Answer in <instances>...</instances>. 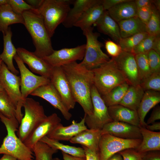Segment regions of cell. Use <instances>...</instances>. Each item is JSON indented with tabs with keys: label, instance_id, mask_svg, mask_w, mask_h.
Here are the masks:
<instances>
[{
	"label": "cell",
	"instance_id": "6da1fadb",
	"mask_svg": "<svg viewBox=\"0 0 160 160\" xmlns=\"http://www.w3.org/2000/svg\"><path fill=\"white\" fill-rule=\"evenodd\" d=\"M69 82L73 97L88 116L93 113L91 90L94 85L93 73L76 61L61 67Z\"/></svg>",
	"mask_w": 160,
	"mask_h": 160
},
{
	"label": "cell",
	"instance_id": "7a4b0ae2",
	"mask_svg": "<svg viewBox=\"0 0 160 160\" xmlns=\"http://www.w3.org/2000/svg\"><path fill=\"white\" fill-rule=\"evenodd\" d=\"M22 15L24 25L30 34L36 50L34 53L43 58L52 54L54 50L51 38L45 25L43 18L37 9L26 10Z\"/></svg>",
	"mask_w": 160,
	"mask_h": 160
},
{
	"label": "cell",
	"instance_id": "3957f363",
	"mask_svg": "<svg viewBox=\"0 0 160 160\" xmlns=\"http://www.w3.org/2000/svg\"><path fill=\"white\" fill-rule=\"evenodd\" d=\"M0 119L7 131V135L0 147V154L8 155L17 160H33L32 151L16 134L19 124L17 119L8 118L0 113Z\"/></svg>",
	"mask_w": 160,
	"mask_h": 160
},
{
	"label": "cell",
	"instance_id": "277c9868",
	"mask_svg": "<svg viewBox=\"0 0 160 160\" xmlns=\"http://www.w3.org/2000/svg\"><path fill=\"white\" fill-rule=\"evenodd\" d=\"M71 0H42L37 9L42 16L50 38L65 19L72 4Z\"/></svg>",
	"mask_w": 160,
	"mask_h": 160
},
{
	"label": "cell",
	"instance_id": "5b68a950",
	"mask_svg": "<svg viewBox=\"0 0 160 160\" xmlns=\"http://www.w3.org/2000/svg\"><path fill=\"white\" fill-rule=\"evenodd\" d=\"M91 70L93 73L94 84L101 96L127 82L124 74L117 68L112 58Z\"/></svg>",
	"mask_w": 160,
	"mask_h": 160
},
{
	"label": "cell",
	"instance_id": "8992f818",
	"mask_svg": "<svg viewBox=\"0 0 160 160\" xmlns=\"http://www.w3.org/2000/svg\"><path fill=\"white\" fill-rule=\"evenodd\" d=\"M23 107L25 114L20 123L17 134L23 142L47 116L45 114L43 106L32 98L27 97Z\"/></svg>",
	"mask_w": 160,
	"mask_h": 160
},
{
	"label": "cell",
	"instance_id": "52a82bcc",
	"mask_svg": "<svg viewBox=\"0 0 160 160\" xmlns=\"http://www.w3.org/2000/svg\"><path fill=\"white\" fill-rule=\"evenodd\" d=\"M82 31L86 38V44L84 57L79 63L91 70L109 61V56L101 49L103 45L98 39L99 34L94 32L92 27Z\"/></svg>",
	"mask_w": 160,
	"mask_h": 160
},
{
	"label": "cell",
	"instance_id": "ba28073f",
	"mask_svg": "<svg viewBox=\"0 0 160 160\" xmlns=\"http://www.w3.org/2000/svg\"><path fill=\"white\" fill-rule=\"evenodd\" d=\"M0 82L16 108V119L20 124L23 115L20 90V76L11 72L3 62L0 70Z\"/></svg>",
	"mask_w": 160,
	"mask_h": 160
},
{
	"label": "cell",
	"instance_id": "9c48e42d",
	"mask_svg": "<svg viewBox=\"0 0 160 160\" xmlns=\"http://www.w3.org/2000/svg\"><path fill=\"white\" fill-rule=\"evenodd\" d=\"M142 139H125L109 134L101 135L98 144L99 160H107L113 155L129 148L136 149Z\"/></svg>",
	"mask_w": 160,
	"mask_h": 160
},
{
	"label": "cell",
	"instance_id": "30bf717a",
	"mask_svg": "<svg viewBox=\"0 0 160 160\" xmlns=\"http://www.w3.org/2000/svg\"><path fill=\"white\" fill-rule=\"evenodd\" d=\"M91 98L93 107L92 114H84L85 124L89 129L101 130L105 124L113 121L110 117L108 107L94 84L91 90Z\"/></svg>",
	"mask_w": 160,
	"mask_h": 160
},
{
	"label": "cell",
	"instance_id": "8fae6325",
	"mask_svg": "<svg viewBox=\"0 0 160 160\" xmlns=\"http://www.w3.org/2000/svg\"><path fill=\"white\" fill-rule=\"evenodd\" d=\"M13 59L17 64L20 73V90L23 104L28 96L33 91L39 87L49 83L50 81L48 78L37 76L30 71L17 54Z\"/></svg>",
	"mask_w": 160,
	"mask_h": 160
},
{
	"label": "cell",
	"instance_id": "7c38bea8",
	"mask_svg": "<svg viewBox=\"0 0 160 160\" xmlns=\"http://www.w3.org/2000/svg\"><path fill=\"white\" fill-rule=\"evenodd\" d=\"M85 44L71 48H64L55 50L50 55L42 58L53 67H60L77 60L84 56Z\"/></svg>",
	"mask_w": 160,
	"mask_h": 160
},
{
	"label": "cell",
	"instance_id": "4fadbf2b",
	"mask_svg": "<svg viewBox=\"0 0 160 160\" xmlns=\"http://www.w3.org/2000/svg\"><path fill=\"white\" fill-rule=\"evenodd\" d=\"M50 80L68 109L69 111L73 109L76 102L69 82L61 67H53Z\"/></svg>",
	"mask_w": 160,
	"mask_h": 160
},
{
	"label": "cell",
	"instance_id": "5bb4252c",
	"mask_svg": "<svg viewBox=\"0 0 160 160\" xmlns=\"http://www.w3.org/2000/svg\"><path fill=\"white\" fill-rule=\"evenodd\" d=\"M30 95L40 97L47 101L55 108L59 110L66 120L68 121L71 118V114L69 112L59 93L50 82L39 87Z\"/></svg>",
	"mask_w": 160,
	"mask_h": 160
},
{
	"label": "cell",
	"instance_id": "9a60e30c",
	"mask_svg": "<svg viewBox=\"0 0 160 160\" xmlns=\"http://www.w3.org/2000/svg\"><path fill=\"white\" fill-rule=\"evenodd\" d=\"M112 58L117 68L125 76L129 85L139 84V79L135 55L122 51L117 57Z\"/></svg>",
	"mask_w": 160,
	"mask_h": 160
},
{
	"label": "cell",
	"instance_id": "2e32d148",
	"mask_svg": "<svg viewBox=\"0 0 160 160\" xmlns=\"http://www.w3.org/2000/svg\"><path fill=\"white\" fill-rule=\"evenodd\" d=\"M17 54L33 72L50 79L53 67L42 58L23 48L17 49Z\"/></svg>",
	"mask_w": 160,
	"mask_h": 160
},
{
	"label": "cell",
	"instance_id": "e0dca14e",
	"mask_svg": "<svg viewBox=\"0 0 160 160\" xmlns=\"http://www.w3.org/2000/svg\"><path fill=\"white\" fill-rule=\"evenodd\" d=\"M101 135L109 134L123 139H142L140 127L121 121H113L105 124L101 130Z\"/></svg>",
	"mask_w": 160,
	"mask_h": 160
},
{
	"label": "cell",
	"instance_id": "ac0fdd59",
	"mask_svg": "<svg viewBox=\"0 0 160 160\" xmlns=\"http://www.w3.org/2000/svg\"><path fill=\"white\" fill-rule=\"evenodd\" d=\"M61 121L60 118L55 113L47 116L24 141V143L31 150L35 143L44 136H47L61 123Z\"/></svg>",
	"mask_w": 160,
	"mask_h": 160
},
{
	"label": "cell",
	"instance_id": "d6986e66",
	"mask_svg": "<svg viewBox=\"0 0 160 160\" xmlns=\"http://www.w3.org/2000/svg\"><path fill=\"white\" fill-rule=\"evenodd\" d=\"M87 129L84 117L79 122L73 120L71 124L68 126H64L60 123L47 136L51 139L58 141H69Z\"/></svg>",
	"mask_w": 160,
	"mask_h": 160
},
{
	"label": "cell",
	"instance_id": "ffe728a7",
	"mask_svg": "<svg viewBox=\"0 0 160 160\" xmlns=\"http://www.w3.org/2000/svg\"><path fill=\"white\" fill-rule=\"evenodd\" d=\"M100 0H73V7L70 8L67 17L62 23L66 28H71L89 8L98 3Z\"/></svg>",
	"mask_w": 160,
	"mask_h": 160
},
{
	"label": "cell",
	"instance_id": "44dd1931",
	"mask_svg": "<svg viewBox=\"0 0 160 160\" xmlns=\"http://www.w3.org/2000/svg\"><path fill=\"white\" fill-rule=\"evenodd\" d=\"M108 111L113 121L124 122L139 127V119L137 111L119 104L108 107Z\"/></svg>",
	"mask_w": 160,
	"mask_h": 160
},
{
	"label": "cell",
	"instance_id": "7402d4cb",
	"mask_svg": "<svg viewBox=\"0 0 160 160\" xmlns=\"http://www.w3.org/2000/svg\"><path fill=\"white\" fill-rule=\"evenodd\" d=\"M101 136L100 130L87 129L75 136L69 141L72 143L80 144L97 153Z\"/></svg>",
	"mask_w": 160,
	"mask_h": 160
},
{
	"label": "cell",
	"instance_id": "603a6c76",
	"mask_svg": "<svg viewBox=\"0 0 160 160\" xmlns=\"http://www.w3.org/2000/svg\"><path fill=\"white\" fill-rule=\"evenodd\" d=\"M95 24L99 31L109 36L118 44L121 38L119 25L107 11H104Z\"/></svg>",
	"mask_w": 160,
	"mask_h": 160
},
{
	"label": "cell",
	"instance_id": "cb8c5ba5",
	"mask_svg": "<svg viewBox=\"0 0 160 160\" xmlns=\"http://www.w3.org/2000/svg\"><path fill=\"white\" fill-rule=\"evenodd\" d=\"M160 102L159 92L148 90L145 91L137 111L139 119L140 127H145V117L148 111Z\"/></svg>",
	"mask_w": 160,
	"mask_h": 160
},
{
	"label": "cell",
	"instance_id": "d4e9b609",
	"mask_svg": "<svg viewBox=\"0 0 160 160\" xmlns=\"http://www.w3.org/2000/svg\"><path fill=\"white\" fill-rule=\"evenodd\" d=\"M3 35L4 48L2 52L0 54V58L11 72L17 75L19 72L14 67L13 62L14 57L17 54V50L12 42V32L10 27Z\"/></svg>",
	"mask_w": 160,
	"mask_h": 160
},
{
	"label": "cell",
	"instance_id": "484cf974",
	"mask_svg": "<svg viewBox=\"0 0 160 160\" xmlns=\"http://www.w3.org/2000/svg\"><path fill=\"white\" fill-rule=\"evenodd\" d=\"M107 11L117 23L137 16V8L135 1L132 0L119 3Z\"/></svg>",
	"mask_w": 160,
	"mask_h": 160
},
{
	"label": "cell",
	"instance_id": "4316f807",
	"mask_svg": "<svg viewBox=\"0 0 160 160\" xmlns=\"http://www.w3.org/2000/svg\"><path fill=\"white\" fill-rule=\"evenodd\" d=\"M139 127L142 139L140 144L135 150L140 153L159 151L160 132L151 131L145 127Z\"/></svg>",
	"mask_w": 160,
	"mask_h": 160
},
{
	"label": "cell",
	"instance_id": "83f0119b",
	"mask_svg": "<svg viewBox=\"0 0 160 160\" xmlns=\"http://www.w3.org/2000/svg\"><path fill=\"white\" fill-rule=\"evenodd\" d=\"M18 23L24 24L22 15L15 13L8 4L0 6V30L3 35L6 33L9 25Z\"/></svg>",
	"mask_w": 160,
	"mask_h": 160
},
{
	"label": "cell",
	"instance_id": "f1b7e54d",
	"mask_svg": "<svg viewBox=\"0 0 160 160\" xmlns=\"http://www.w3.org/2000/svg\"><path fill=\"white\" fill-rule=\"evenodd\" d=\"M117 23L121 38L146 32V25L137 16L120 21Z\"/></svg>",
	"mask_w": 160,
	"mask_h": 160
},
{
	"label": "cell",
	"instance_id": "f546056e",
	"mask_svg": "<svg viewBox=\"0 0 160 160\" xmlns=\"http://www.w3.org/2000/svg\"><path fill=\"white\" fill-rule=\"evenodd\" d=\"M104 10L101 4V0L88 9L74 25L82 31L92 27L100 17Z\"/></svg>",
	"mask_w": 160,
	"mask_h": 160
},
{
	"label": "cell",
	"instance_id": "4dcf8cb0",
	"mask_svg": "<svg viewBox=\"0 0 160 160\" xmlns=\"http://www.w3.org/2000/svg\"><path fill=\"white\" fill-rule=\"evenodd\" d=\"M144 92L140 84L129 85L119 104L137 111Z\"/></svg>",
	"mask_w": 160,
	"mask_h": 160
},
{
	"label": "cell",
	"instance_id": "1f68e13d",
	"mask_svg": "<svg viewBox=\"0 0 160 160\" xmlns=\"http://www.w3.org/2000/svg\"><path fill=\"white\" fill-rule=\"evenodd\" d=\"M40 141L48 144L51 147L70 155L79 157H85L84 150L82 148L76 147L64 144L59 141L51 139L47 136L41 138Z\"/></svg>",
	"mask_w": 160,
	"mask_h": 160
},
{
	"label": "cell",
	"instance_id": "d6a6232c",
	"mask_svg": "<svg viewBox=\"0 0 160 160\" xmlns=\"http://www.w3.org/2000/svg\"><path fill=\"white\" fill-rule=\"evenodd\" d=\"M129 86L125 82L114 88L106 95L101 96L106 106L108 107L119 104Z\"/></svg>",
	"mask_w": 160,
	"mask_h": 160
},
{
	"label": "cell",
	"instance_id": "836d02e7",
	"mask_svg": "<svg viewBox=\"0 0 160 160\" xmlns=\"http://www.w3.org/2000/svg\"><path fill=\"white\" fill-rule=\"evenodd\" d=\"M31 150L34 153L35 160H52L53 154L58 151V150L40 141L34 144Z\"/></svg>",
	"mask_w": 160,
	"mask_h": 160
},
{
	"label": "cell",
	"instance_id": "e575fe53",
	"mask_svg": "<svg viewBox=\"0 0 160 160\" xmlns=\"http://www.w3.org/2000/svg\"><path fill=\"white\" fill-rule=\"evenodd\" d=\"M149 35L143 32L125 38H121L118 44L122 51L132 53L134 48L144 39Z\"/></svg>",
	"mask_w": 160,
	"mask_h": 160
},
{
	"label": "cell",
	"instance_id": "d590c367",
	"mask_svg": "<svg viewBox=\"0 0 160 160\" xmlns=\"http://www.w3.org/2000/svg\"><path fill=\"white\" fill-rule=\"evenodd\" d=\"M0 113L8 118L16 119L15 107L4 90L0 92Z\"/></svg>",
	"mask_w": 160,
	"mask_h": 160
},
{
	"label": "cell",
	"instance_id": "8d00e7d4",
	"mask_svg": "<svg viewBox=\"0 0 160 160\" xmlns=\"http://www.w3.org/2000/svg\"><path fill=\"white\" fill-rule=\"evenodd\" d=\"M138 73L140 81L149 76L151 72L147 54H139L135 55Z\"/></svg>",
	"mask_w": 160,
	"mask_h": 160
},
{
	"label": "cell",
	"instance_id": "74e56055",
	"mask_svg": "<svg viewBox=\"0 0 160 160\" xmlns=\"http://www.w3.org/2000/svg\"><path fill=\"white\" fill-rule=\"evenodd\" d=\"M140 85L144 91L148 90L160 91V72L152 73L142 80Z\"/></svg>",
	"mask_w": 160,
	"mask_h": 160
},
{
	"label": "cell",
	"instance_id": "f35d334b",
	"mask_svg": "<svg viewBox=\"0 0 160 160\" xmlns=\"http://www.w3.org/2000/svg\"><path fill=\"white\" fill-rule=\"evenodd\" d=\"M146 31L149 35L156 36L160 33L159 12L154 5L151 16L146 25Z\"/></svg>",
	"mask_w": 160,
	"mask_h": 160
},
{
	"label": "cell",
	"instance_id": "ab89813d",
	"mask_svg": "<svg viewBox=\"0 0 160 160\" xmlns=\"http://www.w3.org/2000/svg\"><path fill=\"white\" fill-rule=\"evenodd\" d=\"M155 37L149 35L134 48L132 53L135 55L139 54H147L152 49L153 42Z\"/></svg>",
	"mask_w": 160,
	"mask_h": 160
},
{
	"label": "cell",
	"instance_id": "60d3db41",
	"mask_svg": "<svg viewBox=\"0 0 160 160\" xmlns=\"http://www.w3.org/2000/svg\"><path fill=\"white\" fill-rule=\"evenodd\" d=\"M8 4L15 13L22 15L25 11L35 9L23 0H8Z\"/></svg>",
	"mask_w": 160,
	"mask_h": 160
},
{
	"label": "cell",
	"instance_id": "b9f144b4",
	"mask_svg": "<svg viewBox=\"0 0 160 160\" xmlns=\"http://www.w3.org/2000/svg\"><path fill=\"white\" fill-rule=\"evenodd\" d=\"M147 55L151 73L160 72V55L151 49L147 53Z\"/></svg>",
	"mask_w": 160,
	"mask_h": 160
},
{
	"label": "cell",
	"instance_id": "7bdbcfd3",
	"mask_svg": "<svg viewBox=\"0 0 160 160\" xmlns=\"http://www.w3.org/2000/svg\"><path fill=\"white\" fill-rule=\"evenodd\" d=\"M153 4L151 5L137 9V16L146 25L148 22L152 14Z\"/></svg>",
	"mask_w": 160,
	"mask_h": 160
},
{
	"label": "cell",
	"instance_id": "ee69618b",
	"mask_svg": "<svg viewBox=\"0 0 160 160\" xmlns=\"http://www.w3.org/2000/svg\"><path fill=\"white\" fill-rule=\"evenodd\" d=\"M123 160H142L143 153L136 151L135 149L129 148L119 152Z\"/></svg>",
	"mask_w": 160,
	"mask_h": 160
},
{
	"label": "cell",
	"instance_id": "f6af8a7d",
	"mask_svg": "<svg viewBox=\"0 0 160 160\" xmlns=\"http://www.w3.org/2000/svg\"><path fill=\"white\" fill-rule=\"evenodd\" d=\"M105 47L107 53L112 58L117 57L122 51L119 44L110 40L105 41Z\"/></svg>",
	"mask_w": 160,
	"mask_h": 160
},
{
	"label": "cell",
	"instance_id": "bcb514c9",
	"mask_svg": "<svg viewBox=\"0 0 160 160\" xmlns=\"http://www.w3.org/2000/svg\"><path fill=\"white\" fill-rule=\"evenodd\" d=\"M159 151H151L143 153L142 160H160Z\"/></svg>",
	"mask_w": 160,
	"mask_h": 160
},
{
	"label": "cell",
	"instance_id": "7dc6e473",
	"mask_svg": "<svg viewBox=\"0 0 160 160\" xmlns=\"http://www.w3.org/2000/svg\"><path fill=\"white\" fill-rule=\"evenodd\" d=\"M128 0H102L101 4L104 11H107L117 4Z\"/></svg>",
	"mask_w": 160,
	"mask_h": 160
},
{
	"label": "cell",
	"instance_id": "c3c4849f",
	"mask_svg": "<svg viewBox=\"0 0 160 160\" xmlns=\"http://www.w3.org/2000/svg\"><path fill=\"white\" fill-rule=\"evenodd\" d=\"M160 119V107L157 106L153 109L146 123L147 125H149L155 122L156 121Z\"/></svg>",
	"mask_w": 160,
	"mask_h": 160
},
{
	"label": "cell",
	"instance_id": "681fc988",
	"mask_svg": "<svg viewBox=\"0 0 160 160\" xmlns=\"http://www.w3.org/2000/svg\"><path fill=\"white\" fill-rule=\"evenodd\" d=\"M82 148L85 151L86 160H99L97 153L93 152L85 146H82Z\"/></svg>",
	"mask_w": 160,
	"mask_h": 160
},
{
	"label": "cell",
	"instance_id": "f907efd6",
	"mask_svg": "<svg viewBox=\"0 0 160 160\" xmlns=\"http://www.w3.org/2000/svg\"><path fill=\"white\" fill-rule=\"evenodd\" d=\"M134 1L137 9L151 5L153 4V0H136Z\"/></svg>",
	"mask_w": 160,
	"mask_h": 160
},
{
	"label": "cell",
	"instance_id": "816d5d0a",
	"mask_svg": "<svg viewBox=\"0 0 160 160\" xmlns=\"http://www.w3.org/2000/svg\"><path fill=\"white\" fill-rule=\"evenodd\" d=\"M152 49L160 55V35L156 36L153 42Z\"/></svg>",
	"mask_w": 160,
	"mask_h": 160
},
{
	"label": "cell",
	"instance_id": "f5cc1de1",
	"mask_svg": "<svg viewBox=\"0 0 160 160\" xmlns=\"http://www.w3.org/2000/svg\"><path fill=\"white\" fill-rule=\"evenodd\" d=\"M151 124V125H147L145 127V128L152 131L160 130V122H155Z\"/></svg>",
	"mask_w": 160,
	"mask_h": 160
},
{
	"label": "cell",
	"instance_id": "db71d44e",
	"mask_svg": "<svg viewBox=\"0 0 160 160\" xmlns=\"http://www.w3.org/2000/svg\"><path fill=\"white\" fill-rule=\"evenodd\" d=\"M63 160H86L85 157H79L73 156L62 152Z\"/></svg>",
	"mask_w": 160,
	"mask_h": 160
},
{
	"label": "cell",
	"instance_id": "11a10c76",
	"mask_svg": "<svg viewBox=\"0 0 160 160\" xmlns=\"http://www.w3.org/2000/svg\"><path fill=\"white\" fill-rule=\"evenodd\" d=\"M42 0H28L25 1L28 4L32 6L34 8L37 9L40 5Z\"/></svg>",
	"mask_w": 160,
	"mask_h": 160
},
{
	"label": "cell",
	"instance_id": "9f6ffc18",
	"mask_svg": "<svg viewBox=\"0 0 160 160\" xmlns=\"http://www.w3.org/2000/svg\"><path fill=\"white\" fill-rule=\"evenodd\" d=\"M107 160H123L121 156L119 153H116L110 157Z\"/></svg>",
	"mask_w": 160,
	"mask_h": 160
},
{
	"label": "cell",
	"instance_id": "6f0895ef",
	"mask_svg": "<svg viewBox=\"0 0 160 160\" xmlns=\"http://www.w3.org/2000/svg\"><path fill=\"white\" fill-rule=\"evenodd\" d=\"M0 160H17V159L10 156L4 154L3 156L0 159Z\"/></svg>",
	"mask_w": 160,
	"mask_h": 160
},
{
	"label": "cell",
	"instance_id": "680465c9",
	"mask_svg": "<svg viewBox=\"0 0 160 160\" xmlns=\"http://www.w3.org/2000/svg\"><path fill=\"white\" fill-rule=\"evenodd\" d=\"M153 4L159 12L160 10V0H153Z\"/></svg>",
	"mask_w": 160,
	"mask_h": 160
},
{
	"label": "cell",
	"instance_id": "91938a15",
	"mask_svg": "<svg viewBox=\"0 0 160 160\" xmlns=\"http://www.w3.org/2000/svg\"><path fill=\"white\" fill-rule=\"evenodd\" d=\"M8 0H0V6L8 4Z\"/></svg>",
	"mask_w": 160,
	"mask_h": 160
},
{
	"label": "cell",
	"instance_id": "94428289",
	"mask_svg": "<svg viewBox=\"0 0 160 160\" xmlns=\"http://www.w3.org/2000/svg\"><path fill=\"white\" fill-rule=\"evenodd\" d=\"M4 91V90L0 82V92H1Z\"/></svg>",
	"mask_w": 160,
	"mask_h": 160
},
{
	"label": "cell",
	"instance_id": "6125c7cd",
	"mask_svg": "<svg viewBox=\"0 0 160 160\" xmlns=\"http://www.w3.org/2000/svg\"><path fill=\"white\" fill-rule=\"evenodd\" d=\"M2 63H3V61L1 60V59L0 58V70L1 68Z\"/></svg>",
	"mask_w": 160,
	"mask_h": 160
},
{
	"label": "cell",
	"instance_id": "be15d7a7",
	"mask_svg": "<svg viewBox=\"0 0 160 160\" xmlns=\"http://www.w3.org/2000/svg\"><path fill=\"white\" fill-rule=\"evenodd\" d=\"M52 160H61L59 158H52Z\"/></svg>",
	"mask_w": 160,
	"mask_h": 160
},
{
	"label": "cell",
	"instance_id": "e7e4bbea",
	"mask_svg": "<svg viewBox=\"0 0 160 160\" xmlns=\"http://www.w3.org/2000/svg\"><path fill=\"white\" fill-rule=\"evenodd\" d=\"M0 32H1V31H0Z\"/></svg>",
	"mask_w": 160,
	"mask_h": 160
},
{
	"label": "cell",
	"instance_id": "03108f58",
	"mask_svg": "<svg viewBox=\"0 0 160 160\" xmlns=\"http://www.w3.org/2000/svg\"></svg>",
	"mask_w": 160,
	"mask_h": 160
}]
</instances>
